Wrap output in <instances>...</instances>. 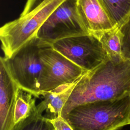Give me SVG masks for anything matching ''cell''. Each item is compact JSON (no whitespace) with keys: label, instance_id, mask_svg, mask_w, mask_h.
<instances>
[{"label":"cell","instance_id":"6da1fadb","mask_svg":"<svg viewBox=\"0 0 130 130\" xmlns=\"http://www.w3.org/2000/svg\"><path fill=\"white\" fill-rule=\"evenodd\" d=\"M127 95H130V59L108 58L81 77L63 106L61 116L63 118L80 104Z\"/></svg>","mask_w":130,"mask_h":130},{"label":"cell","instance_id":"7a4b0ae2","mask_svg":"<svg viewBox=\"0 0 130 130\" xmlns=\"http://www.w3.org/2000/svg\"><path fill=\"white\" fill-rule=\"evenodd\" d=\"M63 118L74 130H117L130 124V95L79 105Z\"/></svg>","mask_w":130,"mask_h":130},{"label":"cell","instance_id":"3957f363","mask_svg":"<svg viewBox=\"0 0 130 130\" xmlns=\"http://www.w3.org/2000/svg\"><path fill=\"white\" fill-rule=\"evenodd\" d=\"M64 1L27 0L20 16L0 28L4 57H11L23 46L36 39L40 28Z\"/></svg>","mask_w":130,"mask_h":130},{"label":"cell","instance_id":"277c9868","mask_svg":"<svg viewBox=\"0 0 130 130\" xmlns=\"http://www.w3.org/2000/svg\"><path fill=\"white\" fill-rule=\"evenodd\" d=\"M40 45L37 39L27 43L11 57H1L10 76L19 87L38 98L39 82L43 69L40 55Z\"/></svg>","mask_w":130,"mask_h":130},{"label":"cell","instance_id":"5b68a950","mask_svg":"<svg viewBox=\"0 0 130 130\" xmlns=\"http://www.w3.org/2000/svg\"><path fill=\"white\" fill-rule=\"evenodd\" d=\"M88 34L78 14L76 0H66L50 15L40 28L37 39L42 45L69 37Z\"/></svg>","mask_w":130,"mask_h":130},{"label":"cell","instance_id":"8992f818","mask_svg":"<svg viewBox=\"0 0 130 130\" xmlns=\"http://www.w3.org/2000/svg\"><path fill=\"white\" fill-rule=\"evenodd\" d=\"M51 46L85 72L94 69L109 58L100 39L91 34L64 38Z\"/></svg>","mask_w":130,"mask_h":130},{"label":"cell","instance_id":"52a82bcc","mask_svg":"<svg viewBox=\"0 0 130 130\" xmlns=\"http://www.w3.org/2000/svg\"><path fill=\"white\" fill-rule=\"evenodd\" d=\"M40 45V55L43 63L39 82L40 95L43 92L73 82L87 72L51 46Z\"/></svg>","mask_w":130,"mask_h":130},{"label":"cell","instance_id":"ba28073f","mask_svg":"<svg viewBox=\"0 0 130 130\" xmlns=\"http://www.w3.org/2000/svg\"><path fill=\"white\" fill-rule=\"evenodd\" d=\"M77 10L88 34L98 38L116 27L99 0H76Z\"/></svg>","mask_w":130,"mask_h":130},{"label":"cell","instance_id":"9c48e42d","mask_svg":"<svg viewBox=\"0 0 130 130\" xmlns=\"http://www.w3.org/2000/svg\"><path fill=\"white\" fill-rule=\"evenodd\" d=\"M0 130H12L18 85L0 60Z\"/></svg>","mask_w":130,"mask_h":130},{"label":"cell","instance_id":"30bf717a","mask_svg":"<svg viewBox=\"0 0 130 130\" xmlns=\"http://www.w3.org/2000/svg\"><path fill=\"white\" fill-rule=\"evenodd\" d=\"M81 77L73 82L41 93L43 100L37 105V114L49 120L61 116L62 108Z\"/></svg>","mask_w":130,"mask_h":130},{"label":"cell","instance_id":"8fae6325","mask_svg":"<svg viewBox=\"0 0 130 130\" xmlns=\"http://www.w3.org/2000/svg\"><path fill=\"white\" fill-rule=\"evenodd\" d=\"M32 92L19 87L17 89L14 109V125L37 113V105Z\"/></svg>","mask_w":130,"mask_h":130},{"label":"cell","instance_id":"7c38bea8","mask_svg":"<svg viewBox=\"0 0 130 130\" xmlns=\"http://www.w3.org/2000/svg\"><path fill=\"white\" fill-rule=\"evenodd\" d=\"M99 1L116 27H119L130 14V0Z\"/></svg>","mask_w":130,"mask_h":130},{"label":"cell","instance_id":"4fadbf2b","mask_svg":"<svg viewBox=\"0 0 130 130\" xmlns=\"http://www.w3.org/2000/svg\"><path fill=\"white\" fill-rule=\"evenodd\" d=\"M109 58L124 59L122 55L121 36L118 27L104 32L98 38Z\"/></svg>","mask_w":130,"mask_h":130},{"label":"cell","instance_id":"5bb4252c","mask_svg":"<svg viewBox=\"0 0 130 130\" xmlns=\"http://www.w3.org/2000/svg\"><path fill=\"white\" fill-rule=\"evenodd\" d=\"M12 130H55L52 123L37 113L15 124Z\"/></svg>","mask_w":130,"mask_h":130},{"label":"cell","instance_id":"9a60e30c","mask_svg":"<svg viewBox=\"0 0 130 130\" xmlns=\"http://www.w3.org/2000/svg\"><path fill=\"white\" fill-rule=\"evenodd\" d=\"M118 28L121 36L122 57L130 59V14Z\"/></svg>","mask_w":130,"mask_h":130},{"label":"cell","instance_id":"2e32d148","mask_svg":"<svg viewBox=\"0 0 130 130\" xmlns=\"http://www.w3.org/2000/svg\"><path fill=\"white\" fill-rule=\"evenodd\" d=\"M49 121L52 123L55 130H74L67 121L61 116Z\"/></svg>","mask_w":130,"mask_h":130}]
</instances>
